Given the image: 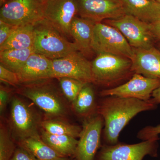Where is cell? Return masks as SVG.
Masks as SVG:
<instances>
[{
	"mask_svg": "<svg viewBox=\"0 0 160 160\" xmlns=\"http://www.w3.org/2000/svg\"><path fill=\"white\" fill-rule=\"evenodd\" d=\"M87 83L76 99L72 103L75 112L82 117H89L96 108L95 97L93 88Z\"/></svg>",
	"mask_w": 160,
	"mask_h": 160,
	"instance_id": "cell-23",
	"label": "cell"
},
{
	"mask_svg": "<svg viewBox=\"0 0 160 160\" xmlns=\"http://www.w3.org/2000/svg\"><path fill=\"white\" fill-rule=\"evenodd\" d=\"M160 86V79L134 73L127 82L100 92L102 96L132 98L143 101L151 99L153 92Z\"/></svg>",
	"mask_w": 160,
	"mask_h": 160,
	"instance_id": "cell-10",
	"label": "cell"
},
{
	"mask_svg": "<svg viewBox=\"0 0 160 160\" xmlns=\"http://www.w3.org/2000/svg\"><path fill=\"white\" fill-rule=\"evenodd\" d=\"M106 22L118 29L132 48L149 49L154 46L156 40L152 33V24L129 14L116 19L107 20Z\"/></svg>",
	"mask_w": 160,
	"mask_h": 160,
	"instance_id": "cell-6",
	"label": "cell"
},
{
	"mask_svg": "<svg viewBox=\"0 0 160 160\" xmlns=\"http://www.w3.org/2000/svg\"><path fill=\"white\" fill-rule=\"evenodd\" d=\"M159 139L143 141L137 144L117 143L103 146L99 154V160H142L145 156H158Z\"/></svg>",
	"mask_w": 160,
	"mask_h": 160,
	"instance_id": "cell-8",
	"label": "cell"
},
{
	"mask_svg": "<svg viewBox=\"0 0 160 160\" xmlns=\"http://www.w3.org/2000/svg\"><path fill=\"white\" fill-rule=\"evenodd\" d=\"M63 93L67 100L72 103L87 82L72 78H58Z\"/></svg>",
	"mask_w": 160,
	"mask_h": 160,
	"instance_id": "cell-25",
	"label": "cell"
},
{
	"mask_svg": "<svg viewBox=\"0 0 160 160\" xmlns=\"http://www.w3.org/2000/svg\"><path fill=\"white\" fill-rule=\"evenodd\" d=\"M152 97L151 99L155 104H160V86L153 92Z\"/></svg>",
	"mask_w": 160,
	"mask_h": 160,
	"instance_id": "cell-33",
	"label": "cell"
},
{
	"mask_svg": "<svg viewBox=\"0 0 160 160\" xmlns=\"http://www.w3.org/2000/svg\"><path fill=\"white\" fill-rule=\"evenodd\" d=\"M96 23L90 20L76 17L72 23L70 36L74 39L78 51L86 57L94 52L92 43Z\"/></svg>",
	"mask_w": 160,
	"mask_h": 160,
	"instance_id": "cell-17",
	"label": "cell"
},
{
	"mask_svg": "<svg viewBox=\"0 0 160 160\" xmlns=\"http://www.w3.org/2000/svg\"><path fill=\"white\" fill-rule=\"evenodd\" d=\"M35 52L33 47L28 49L0 51V62L4 67L17 73Z\"/></svg>",
	"mask_w": 160,
	"mask_h": 160,
	"instance_id": "cell-22",
	"label": "cell"
},
{
	"mask_svg": "<svg viewBox=\"0 0 160 160\" xmlns=\"http://www.w3.org/2000/svg\"><path fill=\"white\" fill-rule=\"evenodd\" d=\"M10 160H38L33 155L21 146L16 148Z\"/></svg>",
	"mask_w": 160,
	"mask_h": 160,
	"instance_id": "cell-30",
	"label": "cell"
},
{
	"mask_svg": "<svg viewBox=\"0 0 160 160\" xmlns=\"http://www.w3.org/2000/svg\"><path fill=\"white\" fill-rule=\"evenodd\" d=\"M92 49L97 55H116L130 60L133 56V49L123 34L113 26L102 22L95 25Z\"/></svg>",
	"mask_w": 160,
	"mask_h": 160,
	"instance_id": "cell-5",
	"label": "cell"
},
{
	"mask_svg": "<svg viewBox=\"0 0 160 160\" xmlns=\"http://www.w3.org/2000/svg\"><path fill=\"white\" fill-rule=\"evenodd\" d=\"M8 1V0H0V6H3V5Z\"/></svg>",
	"mask_w": 160,
	"mask_h": 160,
	"instance_id": "cell-34",
	"label": "cell"
},
{
	"mask_svg": "<svg viewBox=\"0 0 160 160\" xmlns=\"http://www.w3.org/2000/svg\"><path fill=\"white\" fill-rule=\"evenodd\" d=\"M18 27L0 21V46L9 38Z\"/></svg>",
	"mask_w": 160,
	"mask_h": 160,
	"instance_id": "cell-29",
	"label": "cell"
},
{
	"mask_svg": "<svg viewBox=\"0 0 160 160\" xmlns=\"http://www.w3.org/2000/svg\"><path fill=\"white\" fill-rule=\"evenodd\" d=\"M97 107L104 120V136L109 145L117 144L121 131L136 115L154 109L157 105L151 98L143 101L132 98L105 97Z\"/></svg>",
	"mask_w": 160,
	"mask_h": 160,
	"instance_id": "cell-1",
	"label": "cell"
},
{
	"mask_svg": "<svg viewBox=\"0 0 160 160\" xmlns=\"http://www.w3.org/2000/svg\"><path fill=\"white\" fill-rule=\"evenodd\" d=\"M16 147L5 126L1 125L0 128V160H10Z\"/></svg>",
	"mask_w": 160,
	"mask_h": 160,
	"instance_id": "cell-26",
	"label": "cell"
},
{
	"mask_svg": "<svg viewBox=\"0 0 160 160\" xmlns=\"http://www.w3.org/2000/svg\"><path fill=\"white\" fill-rule=\"evenodd\" d=\"M157 49L160 51V41H159L158 44V48Z\"/></svg>",
	"mask_w": 160,
	"mask_h": 160,
	"instance_id": "cell-36",
	"label": "cell"
},
{
	"mask_svg": "<svg viewBox=\"0 0 160 160\" xmlns=\"http://www.w3.org/2000/svg\"><path fill=\"white\" fill-rule=\"evenodd\" d=\"M61 160H77L76 159H75L73 160V159H71L68 158H63Z\"/></svg>",
	"mask_w": 160,
	"mask_h": 160,
	"instance_id": "cell-35",
	"label": "cell"
},
{
	"mask_svg": "<svg viewBox=\"0 0 160 160\" xmlns=\"http://www.w3.org/2000/svg\"><path fill=\"white\" fill-rule=\"evenodd\" d=\"M17 73L20 84H29L53 78L52 60L34 52Z\"/></svg>",
	"mask_w": 160,
	"mask_h": 160,
	"instance_id": "cell-15",
	"label": "cell"
},
{
	"mask_svg": "<svg viewBox=\"0 0 160 160\" xmlns=\"http://www.w3.org/2000/svg\"><path fill=\"white\" fill-rule=\"evenodd\" d=\"M18 145L30 152L38 160H61L65 158L45 143L40 135L20 140Z\"/></svg>",
	"mask_w": 160,
	"mask_h": 160,
	"instance_id": "cell-19",
	"label": "cell"
},
{
	"mask_svg": "<svg viewBox=\"0 0 160 160\" xmlns=\"http://www.w3.org/2000/svg\"><path fill=\"white\" fill-rule=\"evenodd\" d=\"M10 92L8 89L1 86L0 88V112L2 113L9 102Z\"/></svg>",
	"mask_w": 160,
	"mask_h": 160,
	"instance_id": "cell-31",
	"label": "cell"
},
{
	"mask_svg": "<svg viewBox=\"0 0 160 160\" xmlns=\"http://www.w3.org/2000/svg\"><path fill=\"white\" fill-rule=\"evenodd\" d=\"M153 1H156V0H153Z\"/></svg>",
	"mask_w": 160,
	"mask_h": 160,
	"instance_id": "cell-38",
	"label": "cell"
},
{
	"mask_svg": "<svg viewBox=\"0 0 160 160\" xmlns=\"http://www.w3.org/2000/svg\"><path fill=\"white\" fill-rule=\"evenodd\" d=\"M104 120L100 115L92 116L85 120L76 149L77 160H94L99 148Z\"/></svg>",
	"mask_w": 160,
	"mask_h": 160,
	"instance_id": "cell-11",
	"label": "cell"
},
{
	"mask_svg": "<svg viewBox=\"0 0 160 160\" xmlns=\"http://www.w3.org/2000/svg\"><path fill=\"white\" fill-rule=\"evenodd\" d=\"M40 82L25 84L18 93L31 100L49 116L66 114V106L57 92L51 86Z\"/></svg>",
	"mask_w": 160,
	"mask_h": 160,
	"instance_id": "cell-7",
	"label": "cell"
},
{
	"mask_svg": "<svg viewBox=\"0 0 160 160\" xmlns=\"http://www.w3.org/2000/svg\"><path fill=\"white\" fill-rule=\"evenodd\" d=\"M34 41V26H18L9 38L0 46V51L31 48L33 47Z\"/></svg>",
	"mask_w": 160,
	"mask_h": 160,
	"instance_id": "cell-21",
	"label": "cell"
},
{
	"mask_svg": "<svg viewBox=\"0 0 160 160\" xmlns=\"http://www.w3.org/2000/svg\"><path fill=\"white\" fill-rule=\"evenodd\" d=\"M133 49L131 71L146 77L160 79V51L154 46Z\"/></svg>",
	"mask_w": 160,
	"mask_h": 160,
	"instance_id": "cell-16",
	"label": "cell"
},
{
	"mask_svg": "<svg viewBox=\"0 0 160 160\" xmlns=\"http://www.w3.org/2000/svg\"><path fill=\"white\" fill-rule=\"evenodd\" d=\"M126 14L148 24L160 20V3L153 0H121Z\"/></svg>",
	"mask_w": 160,
	"mask_h": 160,
	"instance_id": "cell-18",
	"label": "cell"
},
{
	"mask_svg": "<svg viewBox=\"0 0 160 160\" xmlns=\"http://www.w3.org/2000/svg\"><path fill=\"white\" fill-rule=\"evenodd\" d=\"M81 18L95 23L116 19L126 14L121 0H77Z\"/></svg>",
	"mask_w": 160,
	"mask_h": 160,
	"instance_id": "cell-13",
	"label": "cell"
},
{
	"mask_svg": "<svg viewBox=\"0 0 160 160\" xmlns=\"http://www.w3.org/2000/svg\"><path fill=\"white\" fill-rule=\"evenodd\" d=\"M152 31L156 41H160V20L152 24Z\"/></svg>",
	"mask_w": 160,
	"mask_h": 160,
	"instance_id": "cell-32",
	"label": "cell"
},
{
	"mask_svg": "<svg viewBox=\"0 0 160 160\" xmlns=\"http://www.w3.org/2000/svg\"><path fill=\"white\" fill-rule=\"evenodd\" d=\"M40 126L44 131L50 134L79 137L82 127L58 119L52 118L41 122Z\"/></svg>",
	"mask_w": 160,
	"mask_h": 160,
	"instance_id": "cell-24",
	"label": "cell"
},
{
	"mask_svg": "<svg viewBox=\"0 0 160 160\" xmlns=\"http://www.w3.org/2000/svg\"><path fill=\"white\" fill-rule=\"evenodd\" d=\"M40 136L45 143L62 156L65 158L74 157L78 141L77 138L50 134L42 129Z\"/></svg>",
	"mask_w": 160,
	"mask_h": 160,
	"instance_id": "cell-20",
	"label": "cell"
},
{
	"mask_svg": "<svg viewBox=\"0 0 160 160\" xmlns=\"http://www.w3.org/2000/svg\"><path fill=\"white\" fill-rule=\"evenodd\" d=\"M0 80L1 82L12 86H16L20 84L17 73L7 69L2 64H0Z\"/></svg>",
	"mask_w": 160,
	"mask_h": 160,
	"instance_id": "cell-27",
	"label": "cell"
},
{
	"mask_svg": "<svg viewBox=\"0 0 160 160\" xmlns=\"http://www.w3.org/2000/svg\"><path fill=\"white\" fill-rule=\"evenodd\" d=\"M156 1H157L158 2L160 3V0H156Z\"/></svg>",
	"mask_w": 160,
	"mask_h": 160,
	"instance_id": "cell-37",
	"label": "cell"
},
{
	"mask_svg": "<svg viewBox=\"0 0 160 160\" xmlns=\"http://www.w3.org/2000/svg\"><path fill=\"white\" fill-rule=\"evenodd\" d=\"M77 13V0H46L44 19L65 36H71L72 23Z\"/></svg>",
	"mask_w": 160,
	"mask_h": 160,
	"instance_id": "cell-14",
	"label": "cell"
},
{
	"mask_svg": "<svg viewBox=\"0 0 160 160\" xmlns=\"http://www.w3.org/2000/svg\"><path fill=\"white\" fill-rule=\"evenodd\" d=\"M52 78L66 77L94 83L91 62L80 51L52 60Z\"/></svg>",
	"mask_w": 160,
	"mask_h": 160,
	"instance_id": "cell-9",
	"label": "cell"
},
{
	"mask_svg": "<svg viewBox=\"0 0 160 160\" xmlns=\"http://www.w3.org/2000/svg\"><path fill=\"white\" fill-rule=\"evenodd\" d=\"M10 121L18 141L40 135L38 128L41 122L30 106L19 98L15 97L12 101Z\"/></svg>",
	"mask_w": 160,
	"mask_h": 160,
	"instance_id": "cell-12",
	"label": "cell"
},
{
	"mask_svg": "<svg viewBox=\"0 0 160 160\" xmlns=\"http://www.w3.org/2000/svg\"><path fill=\"white\" fill-rule=\"evenodd\" d=\"M160 125L155 126H148L142 129L138 132V137L143 141L159 138Z\"/></svg>",
	"mask_w": 160,
	"mask_h": 160,
	"instance_id": "cell-28",
	"label": "cell"
},
{
	"mask_svg": "<svg viewBox=\"0 0 160 160\" xmlns=\"http://www.w3.org/2000/svg\"><path fill=\"white\" fill-rule=\"evenodd\" d=\"M46 0H8L0 9V21L20 26L33 25L44 19Z\"/></svg>",
	"mask_w": 160,
	"mask_h": 160,
	"instance_id": "cell-3",
	"label": "cell"
},
{
	"mask_svg": "<svg viewBox=\"0 0 160 160\" xmlns=\"http://www.w3.org/2000/svg\"><path fill=\"white\" fill-rule=\"evenodd\" d=\"M91 64L94 83L105 86L117 82L132 72L131 60L116 55L98 54Z\"/></svg>",
	"mask_w": 160,
	"mask_h": 160,
	"instance_id": "cell-4",
	"label": "cell"
},
{
	"mask_svg": "<svg viewBox=\"0 0 160 160\" xmlns=\"http://www.w3.org/2000/svg\"><path fill=\"white\" fill-rule=\"evenodd\" d=\"M33 48L36 53L52 60L78 51L74 42L68 41L65 36L45 19L34 25Z\"/></svg>",
	"mask_w": 160,
	"mask_h": 160,
	"instance_id": "cell-2",
	"label": "cell"
}]
</instances>
